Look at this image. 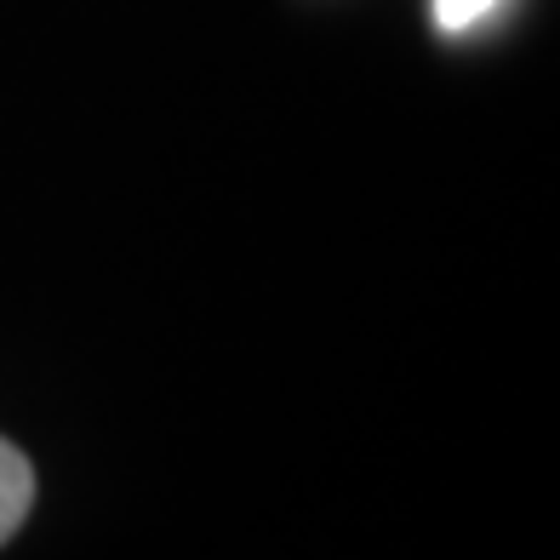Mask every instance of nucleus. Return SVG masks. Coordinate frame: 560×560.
<instances>
[{
	"label": "nucleus",
	"mask_w": 560,
	"mask_h": 560,
	"mask_svg": "<svg viewBox=\"0 0 560 560\" xmlns=\"http://www.w3.org/2000/svg\"><path fill=\"white\" fill-rule=\"evenodd\" d=\"M498 7V0H435V23L446 35H464V30H475L480 18H487Z\"/></svg>",
	"instance_id": "obj_2"
},
{
	"label": "nucleus",
	"mask_w": 560,
	"mask_h": 560,
	"mask_svg": "<svg viewBox=\"0 0 560 560\" xmlns=\"http://www.w3.org/2000/svg\"><path fill=\"white\" fill-rule=\"evenodd\" d=\"M30 509H35V464L0 435V544L30 521Z\"/></svg>",
	"instance_id": "obj_1"
}]
</instances>
